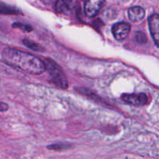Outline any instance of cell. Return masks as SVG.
Masks as SVG:
<instances>
[{
  "label": "cell",
  "mask_w": 159,
  "mask_h": 159,
  "mask_svg": "<svg viewBox=\"0 0 159 159\" xmlns=\"http://www.w3.org/2000/svg\"><path fill=\"white\" fill-rule=\"evenodd\" d=\"M72 0H57L55 4V10L59 13L67 12L71 7Z\"/></svg>",
  "instance_id": "9c48e42d"
},
{
  "label": "cell",
  "mask_w": 159,
  "mask_h": 159,
  "mask_svg": "<svg viewBox=\"0 0 159 159\" xmlns=\"http://www.w3.org/2000/svg\"><path fill=\"white\" fill-rule=\"evenodd\" d=\"M145 16V11L141 6H134L128 10V16L131 21L139 22Z\"/></svg>",
  "instance_id": "52a82bcc"
},
{
  "label": "cell",
  "mask_w": 159,
  "mask_h": 159,
  "mask_svg": "<svg viewBox=\"0 0 159 159\" xmlns=\"http://www.w3.org/2000/svg\"><path fill=\"white\" fill-rule=\"evenodd\" d=\"M8 108H9V107H8L7 104L0 102V111H6Z\"/></svg>",
  "instance_id": "4fadbf2b"
},
{
  "label": "cell",
  "mask_w": 159,
  "mask_h": 159,
  "mask_svg": "<svg viewBox=\"0 0 159 159\" xmlns=\"http://www.w3.org/2000/svg\"><path fill=\"white\" fill-rule=\"evenodd\" d=\"M136 40H137V41L139 42V43H145V41H146L145 35L143 34H141V33H137Z\"/></svg>",
  "instance_id": "7c38bea8"
},
{
  "label": "cell",
  "mask_w": 159,
  "mask_h": 159,
  "mask_svg": "<svg viewBox=\"0 0 159 159\" xmlns=\"http://www.w3.org/2000/svg\"><path fill=\"white\" fill-rule=\"evenodd\" d=\"M43 63L45 65V70L48 71L54 85L63 89L68 88L67 78L61 68L52 59H45Z\"/></svg>",
  "instance_id": "7a4b0ae2"
},
{
  "label": "cell",
  "mask_w": 159,
  "mask_h": 159,
  "mask_svg": "<svg viewBox=\"0 0 159 159\" xmlns=\"http://www.w3.org/2000/svg\"><path fill=\"white\" fill-rule=\"evenodd\" d=\"M105 0H85L84 11L87 17H94L101 10Z\"/></svg>",
  "instance_id": "3957f363"
},
{
  "label": "cell",
  "mask_w": 159,
  "mask_h": 159,
  "mask_svg": "<svg viewBox=\"0 0 159 159\" xmlns=\"http://www.w3.org/2000/svg\"><path fill=\"white\" fill-rule=\"evenodd\" d=\"M122 99L130 105L141 107L144 106L148 102V96L144 93L139 94H124Z\"/></svg>",
  "instance_id": "5b68a950"
},
{
  "label": "cell",
  "mask_w": 159,
  "mask_h": 159,
  "mask_svg": "<svg viewBox=\"0 0 159 159\" xmlns=\"http://www.w3.org/2000/svg\"><path fill=\"white\" fill-rule=\"evenodd\" d=\"M130 31V25L125 22L116 23L112 28V33L114 36L115 39L118 41H123L128 36Z\"/></svg>",
  "instance_id": "277c9868"
},
{
  "label": "cell",
  "mask_w": 159,
  "mask_h": 159,
  "mask_svg": "<svg viewBox=\"0 0 159 159\" xmlns=\"http://www.w3.org/2000/svg\"><path fill=\"white\" fill-rule=\"evenodd\" d=\"M2 56L7 65L30 74L40 75L45 71L43 61L29 53L14 48H6L3 50Z\"/></svg>",
  "instance_id": "6da1fadb"
},
{
  "label": "cell",
  "mask_w": 159,
  "mask_h": 159,
  "mask_svg": "<svg viewBox=\"0 0 159 159\" xmlns=\"http://www.w3.org/2000/svg\"><path fill=\"white\" fill-rule=\"evenodd\" d=\"M23 43L26 45V47H28L30 49L34 50L35 51H43V48H42L40 45H39L38 43H35V42L32 41V40H23Z\"/></svg>",
  "instance_id": "30bf717a"
},
{
  "label": "cell",
  "mask_w": 159,
  "mask_h": 159,
  "mask_svg": "<svg viewBox=\"0 0 159 159\" xmlns=\"http://www.w3.org/2000/svg\"><path fill=\"white\" fill-rule=\"evenodd\" d=\"M149 29L156 46L159 48V15L153 14L148 19Z\"/></svg>",
  "instance_id": "8992f818"
},
{
  "label": "cell",
  "mask_w": 159,
  "mask_h": 159,
  "mask_svg": "<svg viewBox=\"0 0 159 159\" xmlns=\"http://www.w3.org/2000/svg\"><path fill=\"white\" fill-rule=\"evenodd\" d=\"M14 28H18V29H20L21 30H23L24 32H30L32 31V27L29 25L23 24V23H15L13 25H12Z\"/></svg>",
  "instance_id": "8fae6325"
},
{
  "label": "cell",
  "mask_w": 159,
  "mask_h": 159,
  "mask_svg": "<svg viewBox=\"0 0 159 159\" xmlns=\"http://www.w3.org/2000/svg\"><path fill=\"white\" fill-rule=\"evenodd\" d=\"M0 14L3 15H18L21 14V12L16 8L7 5L6 3L0 2Z\"/></svg>",
  "instance_id": "ba28073f"
}]
</instances>
